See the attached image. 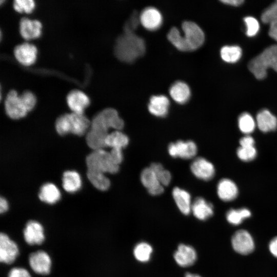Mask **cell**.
Returning a JSON list of instances; mask_svg holds the SVG:
<instances>
[{
  "label": "cell",
  "mask_w": 277,
  "mask_h": 277,
  "mask_svg": "<svg viewBox=\"0 0 277 277\" xmlns=\"http://www.w3.org/2000/svg\"><path fill=\"white\" fill-rule=\"evenodd\" d=\"M144 40L135 32H124L116 40L114 53L121 61L127 63L135 62L145 52Z\"/></svg>",
  "instance_id": "1"
},
{
  "label": "cell",
  "mask_w": 277,
  "mask_h": 277,
  "mask_svg": "<svg viewBox=\"0 0 277 277\" xmlns=\"http://www.w3.org/2000/svg\"><path fill=\"white\" fill-rule=\"evenodd\" d=\"M249 71L258 80H263L267 76L268 68L277 72V45L266 48L251 60L248 65Z\"/></svg>",
  "instance_id": "2"
},
{
  "label": "cell",
  "mask_w": 277,
  "mask_h": 277,
  "mask_svg": "<svg viewBox=\"0 0 277 277\" xmlns=\"http://www.w3.org/2000/svg\"><path fill=\"white\" fill-rule=\"evenodd\" d=\"M124 125V121L117 111L112 108H106L97 113L91 121V129L103 132L108 133L112 128L115 130H121Z\"/></svg>",
  "instance_id": "3"
},
{
  "label": "cell",
  "mask_w": 277,
  "mask_h": 277,
  "mask_svg": "<svg viewBox=\"0 0 277 277\" xmlns=\"http://www.w3.org/2000/svg\"><path fill=\"white\" fill-rule=\"evenodd\" d=\"M88 169L114 174L118 172L119 165L112 161L109 152L104 149L94 150L86 157Z\"/></svg>",
  "instance_id": "4"
},
{
  "label": "cell",
  "mask_w": 277,
  "mask_h": 277,
  "mask_svg": "<svg viewBox=\"0 0 277 277\" xmlns=\"http://www.w3.org/2000/svg\"><path fill=\"white\" fill-rule=\"evenodd\" d=\"M182 35L183 51H190L197 49L203 44L205 35L202 29L196 23L185 21L182 23Z\"/></svg>",
  "instance_id": "5"
},
{
  "label": "cell",
  "mask_w": 277,
  "mask_h": 277,
  "mask_svg": "<svg viewBox=\"0 0 277 277\" xmlns=\"http://www.w3.org/2000/svg\"><path fill=\"white\" fill-rule=\"evenodd\" d=\"M5 109L7 114L12 119L24 117L29 111L22 95H18L14 90H11L5 100Z\"/></svg>",
  "instance_id": "6"
},
{
  "label": "cell",
  "mask_w": 277,
  "mask_h": 277,
  "mask_svg": "<svg viewBox=\"0 0 277 277\" xmlns=\"http://www.w3.org/2000/svg\"><path fill=\"white\" fill-rule=\"evenodd\" d=\"M231 242L234 250L242 255L249 254L254 249L255 244L252 235L244 229L236 231L233 234Z\"/></svg>",
  "instance_id": "7"
},
{
  "label": "cell",
  "mask_w": 277,
  "mask_h": 277,
  "mask_svg": "<svg viewBox=\"0 0 277 277\" xmlns=\"http://www.w3.org/2000/svg\"><path fill=\"white\" fill-rule=\"evenodd\" d=\"M168 151L172 157L188 160L193 158L197 153V148L192 141H177L168 145Z\"/></svg>",
  "instance_id": "8"
},
{
  "label": "cell",
  "mask_w": 277,
  "mask_h": 277,
  "mask_svg": "<svg viewBox=\"0 0 277 277\" xmlns=\"http://www.w3.org/2000/svg\"><path fill=\"white\" fill-rule=\"evenodd\" d=\"M29 263L32 270L37 274H48L51 270V260L49 254L43 250L30 254Z\"/></svg>",
  "instance_id": "9"
},
{
  "label": "cell",
  "mask_w": 277,
  "mask_h": 277,
  "mask_svg": "<svg viewBox=\"0 0 277 277\" xmlns=\"http://www.w3.org/2000/svg\"><path fill=\"white\" fill-rule=\"evenodd\" d=\"M17 244L6 234H0V261L7 264H12L18 255Z\"/></svg>",
  "instance_id": "10"
},
{
  "label": "cell",
  "mask_w": 277,
  "mask_h": 277,
  "mask_svg": "<svg viewBox=\"0 0 277 277\" xmlns=\"http://www.w3.org/2000/svg\"><path fill=\"white\" fill-rule=\"evenodd\" d=\"M192 174L199 179L209 181L215 174L213 164L205 158L199 157L194 159L190 165Z\"/></svg>",
  "instance_id": "11"
},
{
  "label": "cell",
  "mask_w": 277,
  "mask_h": 277,
  "mask_svg": "<svg viewBox=\"0 0 277 277\" xmlns=\"http://www.w3.org/2000/svg\"><path fill=\"white\" fill-rule=\"evenodd\" d=\"M26 242L30 245H40L45 240L43 226L37 221L31 220L26 224L23 231Z\"/></svg>",
  "instance_id": "12"
},
{
  "label": "cell",
  "mask_w": 277,
  "mask_h": 277,
  "mask_svg": "<svg viewBox=\"0 0 277 277\" xmlns=\"http://www.w3.org/2000/svg\"><path fill=\"white\" fill-rule=\"evenodd\" d=\"M140 24L146 29L154 31L162 24L163 17L156 8L149 7L144 9L140 14Z\"/></svg>",
  "instance_id": "13"
},
{
  "label": "cell",
  "mask_w": 277,
  "mask_h": 277,
  "mask_svg": "<svg viewBox=\"0 0 277 277\" xmlns=\"http://www.w3.org/2000/svg\"><path fill=\"white\" fill-rule=\"evenodd\" d=\"M140 180L143 185L152 195H160L164 191V186L160 183L155 173L150 167L142 170Z\"/></svg>",
  "instance_id": "14"
},
{
  "label": "cell",
  "mask_w": 277,
  "mask_h": 277,
  "mask_svg": "<svg viewBox=\"0 0 277 277\" xmlns=\"http://www.w3.org/2000/svg\"><path fill=\"white\" fill-rule=\"evenodd\" d=\"M14 55L17 61L25 66L32 65L36 60L37 49L33 44L23 43L15 46Z\"/></svg>",
  "instance_id": "15"
},
{
  "label": "cell",
  "mask_w": 277,
  "mask_h": 277,
  "mask_svg": "<svg viewBox=\"0 0 277 277\" xmlns=\"http://www.w3.org/2000/svg\"><path fill=\"white\" fill-rule=\"evenodd\" d=\"M67 103L72 112L84 113L85 109L89 106L90 100L88 96L80 90H72L69 92Z\"/></svg>",
  "instance_id": "16"
},
{
  "label": "cell",
  "mask_w": 277,
  "mask_h": 277,
  "mask_svg": "<svg viewBox=\"0 0 277 277\" xmlns=\"http://www.w3.org/2000/svg\"><path fill=\"white\" fill-rule=\"evenodd\" d=\"M173 256L176 263L183 267L192 265L197 259L195 250L192 246L184 244L179 245Z\"/></svg>",
  "instance_id": "17"
},
{
  "label": "cell",
  "mask_w": 277,
  "mask_h": 277,
  "mask_svg": "<svg viewBox=\"0 0 277 277\" xmlns=\"http://www.w3.org/2000/svg\"><path fill=\"white\" fill-rule=\"evenodd\" d=\"M169 105V100L165 95H153L150 98L148 109L151 114L163 117L168 114Z\"/></svg>",
  "instance_id": "18"
},
{
  "label": "cell",
  "mask_w": 277,
  "mask_h": 277,
  "mask_svg": "<svg viewBox=\"0 0 277 277\" xmlns=\"http://www.w3.org/2000/svg\"><path fill=\"white\" fill-rule=\"evenodd\" d=\"M42 24L35 19L23 17L19 22V32L22 36L26 39L38 37L41 35Z\"/></svg>",
  "instance_id": "19"
},
{
  "label": "cell",
  "mask_w": 277,
  "mask_h": 277,
  "mask_svg": "<svg viewBox=\"0 0 277 277\" xmlns=\"http://www.w3.org/2000/svg\"><path fill=\"white\" fill-rule=\"evenodd\" d=\"M70 132L77 135L84 134L91 126V121L84 113H68Z\"/></svg>",
  "instance_id": "20"
},
{
  "label": "cell",
  "mask_w": 277,
  "mask_h": 277,
  "mask_svg": "<svg viewBox=\"0 0 277 277\" xmlns=\"http://www.w3.org/2000/svg\"><path fill=\"white\" fill-rule=\"evenodd\" d=\"M238 192L236 184L229 179H223L217 184V193L219 198L223 201H233L237 197Z\"/></svg>",
  "instance_id": "21"
},
{
  "label": "cell",
  "mask_w": 277,
  "mask_h": 277,
  "mask_svg": "<svg viewBox=\"0 0 277 277\" xmlns=\"http://www.w3.org/2000/svg\"><path fill=\"white\" fill-rule=\"evenodd\" d=\"M191 211L197 219L204 221L213 214V207L212 204L203 197L196 198L192 204Z\"/></svg>",
  "instance_id": "22"
},
{
  "label": "cell",
  "mask_w": 277,
  "mask_h": 277,
  "mask_svg": "<svg viewBox=\"0 0 277 277\" xmlns=\"http://www.w3.org/2000/svg\"><path fill=\"white\" fill-rule=\"evenodd\" d=\"M172 194L180 211L185 215L189 214L192 206L189 193L184 189L175 187L172 190Z\"/></svg>",
  "instance_id": "23"
},
{
  "label": "cell",
  "mask_w": 277,
  "mask_h": 277,
  "mask_svg": "<svg viewBox=\"0 0 277 277\" xmlns=\"http://www.w3.org/2000/svg\"><path fill=\"white\" fill-rule=\"evenodd\" d=\"M169 94L176 103L184 104L189 101L191 92L189 86L186 83L177 81L170 87Z\"/></svg>",
  "instance_id": "24"
},
{
  "label": "cell",
  "mask_w": 277,
  "mask_h": 277,
  "mask_svg": "<svg viewBox=\"0 0 277 277\" xmlns=\"http://www.w3.org/2000/svg\"><path fill=\"white\" fill-rule=\"evenodd\" d=\"M256 124L262 132L274 131L277 128V118L268 110L263 109L256 115Z\"/></svg>",
  "instance_id": "25"
},
{
  "label": "cell",
  "mask_w": 277,
  "mask_h": 277,
  "mask_svg": "<svg viewBox=\"0 0 277 277\" xmlns=\"http://www.w3.org/2000/svg\"><path fill=\"white\" fill-rule=\"evenodd\" d=\"M63 187L70 193L78 191L82 186V180L78 173L75 171H66L63 175Z\"/></svg>",
  "instance_id": "26"
},
{
  "label": "cell",
  "mask_w": 277,
  "mask_h": 277,
  "mask_svg": "<svg viewBox=\"0 0 277 277\" xmlns=\"http://www.w3.org/2000/svg\"><path fill=\"white\" fill-rule=\"evenodd\" d=\"M61 193L57 187L52 183L43 185L39 192V199L47 204H53L61 198Z\"/></svg>",
  "instance_id": "27"
},
{
  "label": "cell",
  "mask_w": 277,
  "mask_h": 277,
  "mask_svg": "<svg viewBox=\"0 0 277 277\" xmlns=\"http://www.w3.org/2000/svg\"><path fill=\"white\" fill-rule=\"evenodd\" d=\"M108 134L90 129L86 134L87 144L94 151L104 149L106 147L105 141Z\"/></svg>",
  "instance_id": "28"
},
{
  "label": "cell",
  "mask_w": 277,
  "mask_h": 277,
  "mask_svg": "<svg viewBox=\"0 0 277 277\" xmlns=\"http://www.w3.org/2000/svg\"><path fill=\"white\" fill-rule=\"evenodd\" d=\"M129 139L128 136L120 130H115L108 134L106 138V146L111 149L117 148L122 149L129 144Z\"/></svg>",
  "instance_id": "29"
},
{
  "label": "cell",
  "mask_w": 277,
  "mask_h": 277,
  "mask_svg": "<svg viewBox=\"0 0 277 277\" xmlns=\"http://www.w3.org/2000/svg\"><path fill=\"white\" fill-rule=\"evenodd\" d=\"M87 175L90 182L97 189L105 191L109 188L110 181L104 173L88 169Z\"/></svg>",
  "instance_id": "30"
},
{
  "label": "cell",
  "mask_w": 277,
  "mask_h": 277,
  "mask_svg": "<svg viewBox=\"0 0 277 277\" xmlns=\"http://www.w3.org/2000/svg\"><path fill=\"white\" fill-rule=\"evenodd\" d=\"M251 215V211L247 208L230 209L226 213V220L232 225H239Z\"/></svg>",
  "instance_id": "31"
},
{
  "label": "cell",
  "mask_w": 277,
  "mask_h": 277,
  "mask_svg": "<svg viewBox=\"0 0 277 277\" xmlns=\"http://www.w3.org/2000/svg\"><path fill=\"white\" fill-rule=\"evenodd\" d=\"M242 54V49L238 46H225L220 51L222 59L228 63L237 62L241 58Z\"/></svg>",
  "instance_id": "32"
},
{
  "label": "cell",
  "mask_w": 277,
  "mask_h": 277,
  "mask_svg": "<svg viewBox=\"0 0 277 277\" xmlns=\"http://www.w3.org/2000/svg\"><path fill=\"white\" fill-rule=\"evenodd\" d=\"M256 122L251 114L247 112L242 113L238 118V125L242 132L246 135L252 132L255 128Z\"/></svg>",
  "instance_id": "33"
},
{
  "label": "cell",
  "mask_w": 277,
  "mask_h": 277,
  "mask_svg": "<svg viewBox=\"0 0 277 277\" xmlns=\"http://www.w3.org/2000/svg\"><path fill=\"white\" fill-rule=\"evenodd\" d=\"M152 252V248L146 242L137 244L133 250V254L135 259L141 262H147L150 259Z\"/></svg>",
  "instance_id": "34"
},
{
  "label": "cell",
  "mask_w": 277,
  "mask_h": 277,
  "mask_svg": "<svg viewBox=\"0 0 277 277\" xmlns=\"http://www.w3.org/2000/svg\"><path fill=\"white\" fill-rule=\"evenodd\" d=\"M155 173L156 176L163 186H168L171 181L170 172L165 169L162 164L157 163H153L150 166Z\"/></svg>",
  "instance_id": "35"
},
{
  "label": "cell",
  "mask_w": 277,
  "mask_h": 277,
  "mask_svg": "<svg viewBox=\"0 0 277 277\" xmlns=\"http://www.w3.org/2000/svg\"><path fill=\"white\" fill-rule=\"evenodd\" d=\"M262 21L265 24H271L277 21V1L271 4L262 13Z\"/></svg>",
  "instance_id": "36"
},
{
  "label": "cell",
  "mask_w": 277,
  "mask_h": 277,
  "mask_svg": "<svg viewBox=\"0 0 277 277\" xmlns=\"http://www.w3.org/2000/svg\"><path fill=\"white\" fill-rule=\"evenodd\" d=\"M236 153L240 160L243 161L248 162L255 158L257 152L254 146L240 147L237 149Z\"/></svg>",
  "instance_id": "37"
},
{
  "label": "cell",
  "mask_w": 277,
  "mask_h": 277,
  "mask_svg": "<svg viewBox=\"0 0 277 277\" xmlns=\"http://www.w3.org/2000/svg\"><path fill=\"white\" fill-rule=\"evenodd\" d=\"M246 26V35L249 37L255 36L259 32L260 25L258 20L252 16H247L244 18Z\"/></svg>",
  "instance_id": "38"
},
{
  "label": "cell",
  "mask_w": 277,
  "mask_h": 277,
  "mask_svg": "<svg viewBox=\"0 0 277 277\" xmlns=\"http://www.w3.org/2000/svg\"><path fill=\"white\" fill-rule=\"evenodd\" d=\"M55 129L60 135H65L70 132L68 113L61 115L55 122Z\"/></svg>",
  "instance_id": "39"
},
{
  "label": "cell",
  "mask_w": 277,
  "mask_h": 277,
  "mask_svg": "<svg viewBox=\"0 0 277 277\" xmlns=\"http://www.w3.org/2000/svg\"><path fill=\"white\" fill-rule=\"evenodd\" d=\"M13 6L17 12L30 13L34 9L35 3L33 0H15Z\"/></svg>",
  "instance_id": "40"
},
{
  "label": "cell",
  "mask_w": 277,
  "mask_h": 277,
  "mask_svg": "<svg viewBox=\"0 0 277 277\" xmlns=\"http://www.w3.org/2000/svg\"><path fill=\"white\" fill-rule=\"evenodd\" d=\"M140 24V15H138L136 12H134L125 24L123 28L124 32H135Z\"/></svg>",
  "instance_id": "41"
},
{
  "label": "cell",
  "mask_w": 277,
  "mask_h": 277,
  "mask_svg": "<svg viewBox=\"0 0 277 277\" xmlns=\"http://www.w3.org/2000/svg\"><path fill=\"white\" fill-rule=\"evenodd\" d=\"M8 277H31L29 272L25 268L14 267L9 272Z\"/></svg>",
  "instance_id": "42"
},
{
  "label": "cell",
  "mask_w": 277,
  "mask_h": 277,
  "mask_svg": "<svg viewBox=\"0 0 277 277\" xmlns=\"http://www.w3.org/2000/svg\"><path fill=\"white\" fill-rule=\"evenodd\" d=\"M111 157L114 163L119 165L123 160L122 149L112 148L109 152Z\"/></svg>",
  "instance_id": "43"
},
{
  "label": "cell",
  "mask_w": 277,
  "mask_h": 277,
  "mask_svg": "<svg viewBox=\"0 0 277 277\" xmlns=\"http://www.w3.org/2000/svg\"><path fill=\"white\" fill-rule=\"evenodd\" d=\"M254 143L253 138L249 135H246L240 140V147H252L254 146Z\"/></svg>",
  "instance_id": "44"
},
{
  "label": "cell",
  "mask_w": 277,
  "mask_h": 277,
  "mask_svg": "<svg viewBox=\"0 0 277 277\" xmlns=\"http://www.w3.org/2000/svg\"><path fill=\"white\" fill-rule=\"evenodd\" d=\"M269 35L277 42V21L270 24Z\"/></svg>",
  "instance_id": "45"
},
{
  "label": "cell",
  "mask_w": 277,
  "mask_h": 277,
  "mask_svg": "<svg viewBox=\"0 0 277 277\" xmlns=\"http://www.w3.org/2000/svg\"><path fill=\"white\" fill-rule=\"evenodd\" d=\"M268 248L271 254L277 258V236L273 238L270 241Z\"/></svg>",
  "instance_id": "46"
},
{
  "label": "cell",
  "mask_w": 277,
  "mask_h": 277,
  "mask_svg": "<svg viewBox=\"0 0 277 277\" xmlns=\"http://www.w3.org/2000/svg\"><path fill=\"white\" fill-rule=\"evenodd\" d=\"M221 2L227 5L238 7L243 4L244 1L243 0H224Z\"/></svg>",
  "instance_id": "47"
},
{
  "label": "cell",
  "mask_w": 277,
  "mask_h": 277,
  "mask_svg": "<svg viewBox=\"0 0 277 277\" xmlns=\"http://www.w3.org/2000/svg\"><path fill=\"white\" fill-rule=\"evenodd\" d=\"M8 209V204L7 200L1 197L0 199V212L1 213L6 212Z\"/></svg>",
  "instance_id": "48"
},
{
  "label": "cell",
  "mask_w": 277,
  "mask_h": 277,
  "mask_svg": "<svg viewBox=\"0 0 277 277\" xmlns=\"http://www.w3.org/2000/svg\"><path fill=\"white\" fill-rule=\"evenodd\" d=\"M185 277H201L198 274H193L189 272L186 273Z\"/></svg>",
  "instance_id": "49"
}]
</instances>
